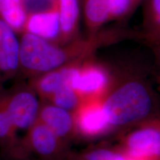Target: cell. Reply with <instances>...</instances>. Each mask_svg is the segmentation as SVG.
Masks as SVG:
<instances>
[{"mask_svg": "<svg viewBox=\"0 0 160 160\" xmlns=\"http://www.w3.org/2000/svg\"><path fill=\"white\" fill-rule=\"evenodd\" d=\"M111 40L105 35L59 44L31 33H22L19 39V73L33 78L64 66L81 62L99 47Z\"/></svg>", "mask_w": 160, "mask_h": 160, "instance_id": "6da1fadb", "label": "cell"}, {"mask_svg": "<svg viewBox=\"0 0 160 160\" xmlns=\"http://www.w3.org/2000/svg\"><path fill=\"white\" fill-rule=\"evenodd\" d=\"M102 107L110 126L121 127L148 117L154 107V97L144 82L127 80L109 90Z\"/></svg>", "mask_w": 160, "mask_h": 160, "instance_id": "7a4b0ae2", "label": "cell"}, {"mask_svg": "<svg viewBox=\"0 0 160 160\" xmlns=\"http://www.w3.org/2000/svg\"><path fill=\"white\" fill-rule=\"evenodd\" d=\"M68 85L82 101L102 99L111 89V77L102 65L90 61L80 62L73 66Z\"/></svg>", "mask_w": 160, "mask_h": 160, "instance_id": "3957f363", "label": "cell"}, {"mask_svg": "<svg viewBox=\"0 0 160 160\" xmlns=\"http://www.w3.org/2000/svg\"><path fill=\"white\" fill-rule=\"evenodd\" d=\"M14 152L26 155L33 153L41 160H65L67 158L65 141L37 119L19 139Z\"/></svg>", "mask_w": 160, "mask_h": 160, "instance_id": "277c9868", "label": "cell"}, {"mask_svg": "<svg viewBox=\"0 0 160 160\" xmlns=\"http://www.w3.org/2000/svg\"><path fill=\"white\" fill-rule=\"evenodd\" d=\"M0 97L17 131H27L37 121L41 102L30 86L15 89Z\"/></svg>", "mask_w": 160, "mask_h": 160, "instance_id": "5b68a950", "label": "cell"}, {"mask_svg": "<svg viewBox=\"0 0 160 160\" xmlns=\"http://www.w3.org/2000/svg\"><path fill=\"white\" fill-rule=\"evenodd\" d=\"M123 152L136 160H160V122H148L131 132Z\"/></svg>", "mask_w": 160, "mask_h": 160, "instance_id": "8992f818", "label": "cell"}, {"mask_svg": "<svg viewBox=\"0 0 160 160\" xmlns=\"http://www.w3.org/2000/svg\"><path fill=\"white\" fill-rule=\"evenodd\" d=\"M102 99L82 101L72 113L74 133L85 137L93 138L102 135L111 130L102 107Z\"/></svg>", "mask_w": 160, "mask_h": 160, "instance_id": "52a82bcc", "label": "cell"}, {"mask_svg": "<svg viewBox=\"0 0 160 160\" xmlns=\"http://www.w3.org/2000/svg\"><path fill=\"white\" fill-rule=\"evenodd\" d=\"M0 17V87L19 73V39Z\"/></svg>", "mask_w": 160, "mask_h": 160, "instance_id": "ba28073f", "label": "cell"}, {"mask_svg": "<svg viewBox=\"0 0 160 160\" xmlns=\"http://www.w3.org/2000/svg\"><path fill=\"white\" fill-rule=\"evenodd\" d=\"M23 32L59 44L61 27L55 2L42 11L28 12Z\"/></svg>", "mask_w": 160, "mask_h": 160, "instance_id": "9c48e42d", "label": "cell"}, {"mask_svg": "<svg viewBox=\"0 0 160 160\" xmlns=\"http://www.w3.org/2000/svg\"><path fill=\"white\" fill-rule=\"evenodd\" d=\"M37 120L47 126L64 141L74 133L71 112L48 102H41Z\"/></svg>", "mask_w": 160, "mask_h": 160, "instance_id": "30bf717a", "label": "cell"}, {"mask_svg": "<svg viewBox=\"0 0 160 160\" xmlns=\"http://www.w3.org/2000/svg\"><path fill=\"white\" fill-rule=\"evenodd\" d=\"M75 64L65 65L31 78L30 87L34 91L39 99L43 102L48 101L60 88L68 85L70 77Z\"/></svg>", "mask_w": 160, "mask_h": 160, "instance_id": "8fae6325", "label": "cell"}, {"mask_svg": "<svg viewBox=\"0 0 160 160\" xmlns=\"http://www.w3.org/2000/svg\"><path fill=\"white\" fill-rule=\"evenodd\" d=\"M59 16L61 37L59 44L72 41L77 32L79 19V0H54Z\"/></svg>", "mask_w": 160, "mask_h": 160, "instance_id": "7c38bea8", "label": "cell"}, {"mask_svg": "<svg viewBox=\"0 0 160 160\" xmlns=\"http://www.w3.org/2000/svg\"><path fill=\"white\" fill-rule=\"evenodd\" d=\"M28 12L23 0H0V17L16 33H22Z\"/></svg>", "mask_w": 160, "mask_h": 160, "instance_id": "4fadbf2b", "label": "cell"}, {"mask_svg": "<svg viewBox=\"0 0 160 160\" xmlns=\"http://www.w3.org/2000/svg\"><path fill=\"white\" fill-rule=\"evenodd\" d=\"M84 15L88 28L96 31L111 20L109 0H85Z\"/></svg>", "mask_w": 160, "mask_h": 160, "instance_id": "5bb4252c", "label": "cell"}, {"mask_svg": "<svg viewBox=\"0 0 160 160\" xmlns=\"http://www.w3.org/2000/svg\"><path fill=\"white\" fill-rule=\"evenodd\" d=\"M144 37L152 47L160 45V0H146Z\"/></svg>", "mask_w": 160, "mask_h": 160, "instance_id": "9a60e30c", "label": "cell"}, {"mask_svg": "<svg viewBox=\"0 0 160 160\" xmlns=\"http://www.w3.org/2000/svg\"><path fill=\"white\" fill-rule=\"evenodd\" d=\"M17 132L0 97V147L3 153H12L17 149Z\"/></svg>", "mask_w": 160, "mask_h": 160, "instance_id": "2e32d148", "label": "cell"}, {"mask_svg": "<svg viewBox=\"0 0 160 160\" xmlns=\"http://www.w3.org/2000/svg\"><path fill=\"white\" fill-rule=\"evenodd\" d=\"M46 102L73 113L79 107L82 99L71 86L66 85Z\"/></svg>", "mask_w": 160, "mask_h": 160, "instance_id": "e0dca14e", "label": "cell"}, {"mask_svg": "<svg viewBox=\"0 0 160 160\" xmlns=\"http://www.w3.org/2000/svg\"><path fill=\"white\" fill-rule=\"evenodd\" d=\"M82 160H136L123 151L98 148L90 151L83 155Z\"/></svg>", "mask_w": 160, "mask_h": 160, "instance_id": "ac0fdd59", "label": "cell"}, {"mask_svg": "<svg viewBox=\"0 0 160 160\" xmlns=\"http://www.w3.org/2000/svg\"><path fill=\"white\" fill-rule=\"evenodd\" d=\"M111 19L122 17L132 11L131 0H109Z\"/></svg>", "mask_w": 160, "mask_h": 160, "instance_id": "d6986e66", "label": "cell"}, {"mask_svg": "<svg viewBox=\"0 0 160 160\" xmlns=\"http://www.w3.org/2000/svg\"><path fill=\"white\" fill-rule=\"evenodd\" d=\"M0 160H31L29 155L22 153H3Z\"/></svg>", "mask_w": 160, "mask_h": 160, "instance_id": "ffe728a7", "label": "cell"}, {"mask_svg": "<svg viewBox=\"0 0 160 160\" xmlns=\"http://www.w3.org/2000/svg\"><path fill=\"white\" fill-rule=\"evenodd\" d=\"M153 50H154L156 58H157L158 63H159V65H160V45L153 47Z\"/></svg>", "mask_w": 160, "mask_h": 160, "instance_id": "44dd1931", "label": "cell"}, {"mask_svg": "<svg viewBox=\"0 0 160 160\" xmlns=\"http://www.w3.org/2000/svg\"><path fill=\"white\" fill-rule=\"evenodd\" d=\"M144 0H131V2H132V9L133 8L136 7L138 4L142 2H143Z\"/></svg>", "mask_w": 160, "mask_h": 160, "instance_id": "7402d4cb", "label": "cell"}, {"mask_svg": "<svg viewBox=\"0 0 160 160\" xmlns=\"http://www.w3.org/2000/svg\"><path fill=\"white\" fill-rule=\"evenodd\" d=\"M158 82H159V86H160V77L158 78Z\"/></svg>", "mask_w": 160, "mask_h": 160, "instance_id": "603a6c76", "label": "cell"}, {"mask_svg": "<svg viewBox=\"0 0 160 160\" xmlns=\"http://www.w3.org/2000/svg\"><path fill=\"white\" fill-rule=\"evenodd\" d=\"M23 1H24V2H25V0H23Z\"/></svg>", "mask_w": 160, "mask_h": 160, "instance_id": "cb8c5ba5", "label": "cell"}]
</instances>
